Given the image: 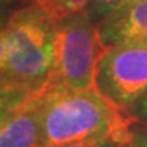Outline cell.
Segmentation results:
<instances>
[{
  "instance_id": "obj_11",
  "label": "cell",
  "mask_w": 147,
  "mask_h": 147,
  "mask_svg": "<svg viewBox=\"0 0 147 147\" xmlns=\"http://www.w3.org/2000/svg\"><path fill=\"white\" fill-rule=\"evenodd\" d=\"M125 110L139 124L147 125V91Z\"/></svg>"
},
{
  "instance_id": "obj_1",
  "label": "cell",
  "mask_w": 147,
  "mask_h": 147,
  "mask_svg": "<svg viewBox=\"0 0 147 147\" xmlns=\"http://www.w3.org/2000/svg\"><path fill=\"white\" fill-rule=\"evenodd\" d=\"M40 108L38 147H60L95 138L132 140L138 121L100 90L53 87L30 95Z\"/></svg>"
},
{
  "instance_id": "obj_2",
  "label": "cell",
  "mask_w": 147,
  "mask_h": 147,
  "mask_svg": "<svg viewBox=\"0 0 147 147\" xmlns=\"http://www.w3.org/2000/svg\"><path fill=\"white\" fill-rule=\"evenodd\" d=\"M56 22L36 5L15 11L4 26L7 40V79L27 90L38 93L48 80L53 56Z\"/></svg>"
},
{
  "instance_id": "obj_5",
  "label": "cell",
  "mask_w": 147,
  "mask_h": 147,
  "mask_svg": "<svg viewBox=\"0 0 147 147\" xmlns=\"http://www.w3.org/2000/svg\"><path fill=\"white\" fill-rule=\"evenodd\" d=\"M101 40L108 48L123 41L147 44V0H128L98 23Z\"/></svg>"
},
{
  "instance_id": "obj_9",
  "label": "cell",
  "mask_w": 147,
  "mask_h": 147,
  "mask_svg": "<svg viewBox=\"0 0 147 147\" xmlns=\"http://www.w3.org/2000/svg\"><path fill=\"white\" fill-rule=\"evenodd\" d=\"M128 0H91L84 10L95 23H101L108 15L115 12Z\"/></svg>"
},
{
  "instance_id": "obj_13",
  "label": "cell",
  "mask_w": 147,
  "mask_h": 147,
  "mask_svg": "<svg viewBox=\"0 0 147 147\" xmlns=\"http://www.w3.org/2000/svg\"><path fill=\"white\" fill-rule=\"evenodd\" d=\"M7 65V40L4 27L0 29V71H4Z\"/></svg>"
},
{
  "instance_id": "obj_16",
  "label": "cell",
  "mask_w": 147,
  "mask_h": 147,
  "mask_svg": "<svg viewBox=\"0 0 147 147\" xmlns=\"http://www.w3.org/2000/svg\"><path fill=\"white\" fill-rule=\"evenodd\" d=\"M124 147H134V146H132V140H131V142H129V143H127V144H125V146H124Z\"/></svg>"
},
{
  "instance_id": "obj_6",
  "label": "cell",
  "mask_w": 147,
  "mask_h": 147,
  "mask_svg": "<svg viewBox=\"0 0 147 147\" xmlns=\"http://www.w3.org/2000/svg\"><path fill=\"white\" fill-rule=\"evenodd\" d=\"M41 139L40 108L27 98L0 127V147H38Z\"/></svg>"
},
{
  "instance_id": "obj_3",
  "label": "cell",
  "mask_w": 147,
  "mask_h": 147,
  "mask_svg": "<svg viewBox=\"0 0 147 147\" xmlns=\"http://www.w3.org/2000/svg\"><path fill=\"white\" fill-rule=\"evenodd\" d=\"M109 48L101 40L98 23L86 10L56 22L52 67L41 90L94 89L98 64ZM40 90V91H41Z\"/></svg>"
},
{
  "instance_id": "obj_4",
  "label": "cell",
  "mask_w": 147,
  "mask_h": 147,
  "mask_svg": "<svg viewBox=\"0 0 147 147\" xmlns=\"http://www.w3.org/2000/svg\"><path fill=\"white\" fill-rule=\"evenodd\" d=\"M95 86L108 100L127 109L147 91V44L123 41L102 56Z\"/></svg>"
},
{
  "instance_id": "obj_8",
  "label": "cell",
  "mask_w": 147,
  "mask_h": 147,
  "mask_svg": "<svg viewBox=\"0 0 147 147\" xmlns=\"http://www.w3.org/2000/svg\"><path fill=\"white\" fill-rule=\"evenodd\" d=\"M29 97L30 93L27 90L14 84L0 71V112H14Z\"/></svg>"
},
{
  "instance_id": "obj_12",
  "label": "cell",
  "mask_w": 147,
  "mask_h": 147,
  "mask_svg": "<svg viewBox=\"0 0 147 147\" xmlns=\"http://www.w3.org/2000/svg\"><path fill=\"white\" fill-rule=\"evenodd\" d=\"M132 146L134 147H147V125L134 128Z\"/></svg>"
},
{
  "instance_id": "obj_14",
  "label": "cell",
  "mask_w": 147,
  "mask_h": 147,
  "mask_svg": "<svg viewBox=\"0 0 147 147\" xmlns=\"http://www.w3.org/2000/svg\"><path fill=\"white\" fill-rule=\"evenodd\" d=\"M14 0H0V25L3 23V18L7 14V10Z\"/></svg>"
},
{
  "instance_id": "obj_15",
  "label": "cell",
  "mask_w": 147,
  "mask_h": 147,
  "mask_svg": "<svg viewBox=\"0 0 147 147\" xmlns=\"http://www.w3.org/2000/svg\"><path fill=\"white\" fill-rule=\"evenodd\" d=\"M11 113H12V112H0V127H1V124H3L5 120H7V117H8Z\"/></svg>"
},
{
  "instance_id": "obj_10",
  "label": "cell",
  "mask_w": 147,
  "mask_h": 147,
  "mask_svg": "<svg viewBox=\"0 0 147 147\" xmlns=\"http://www.w3.org/2000/svg\"><path fill=\"white\" fill-rule=\"evenodd\" d=\"M129 142L131 140H121V139H117V138L106 136V138H95V139L74 142L60 147H124L127 143Z\"/></svg>"
},
{
  "instance_id": "obj_7",
  "label": "cell",
  "mask_w": 147,
  "mask_h": 147,
  "mask_svg": "<svg viewBox=\"0 0 147 147\" xmlns=\"http://www.w3.org/2000/svg\"><path fill=\"white\" fill-rule=\"evenodd\" d=\"M27 1L40 8L52 21L59 22L78 11L84 10L91 0H27Z\"/></svg>"
}]
</instances>
